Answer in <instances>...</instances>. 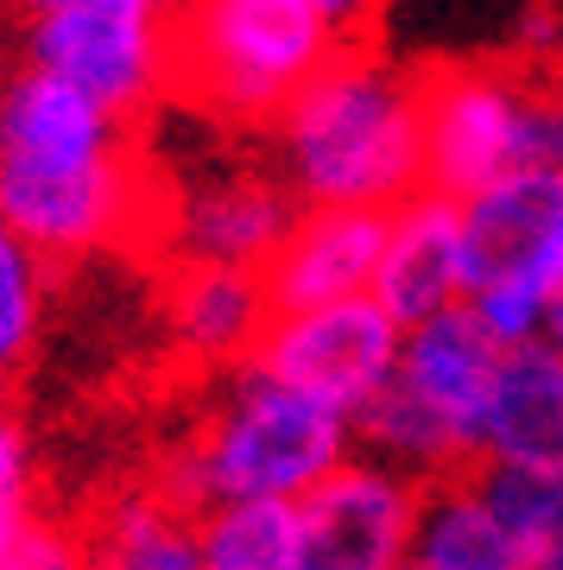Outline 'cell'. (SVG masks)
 I'll return each mask as SVG.
<instances>
[{"mask_svg": "<svg viewBox=\"0 0 563 570\" xmlns=\"http://www.w3.org/2000/svg\"><path fill=\"white\" fill-rule=\"evenodd\" d=\"M159 165L140 127L32 63L0 89V235L45 261H89L146 242L159 223Z\"/></svg>", "mask_w": 563, "mask_h": 570, "instance_id": "6da1fadb", "label": "cell"}, {"mask_svg": "<svg viewBox=\"0 0 563 570\" xmlns=\"http://www.w3.org/2000/svg\"><path fill=\"white\" fill-rule=\"evenodd\" d=\"M304 209H393L424 190V70L348 45L260 134Z\"/></svg>", "mask_w": 563, "mask_h": 570, "instance_id": "7a4b0ae2", "label": "cell"}, {"mask_svg": "<svg viewBox=\"0 0 563 570\" xmlns=\"http://www.w3.org/2000/svg\"><path fill=\"white\" fill-rule=\"evenodd\" d=\"M355 419L323 406L260 362L221 374L209 406L184 431L152 489L178 501L190 520L209 508H298L355 456Z\"/></svg>", "mask_w": 563, "mask_h": 570, "instance_id": "3957f363", "label": "cell"}, {"mask_svg": "<svg viewBox=\"0 0 563 570\" xmlns=\"http://www.w3.org/2000/svg\"><path fill=\"white\" fill-rule=\"evenodd\" d=\"M343 51L348 39L310 0H184L171 102L221 134L260 140Z\"/></svg>", "mask_w": 563, "mask_h": 570, "instance_id": "277c9868", "label": "cell"}, {"mask_svg": "<svg viewBox=\"0 0 563 570\" xmlns=\"http://www.w3.org/2000/svg\"><path fill=\"white\" fill-rule=\"evenodd\" d=\"M506 355L513 348L494 343L468 305L405 330L399 381L355 425L362 456H381V463L405 469L424 489L482 469L487 412H494V393H501Z\"/></svg>", "mask_w": 563, "mask_h": 570, "instance_id": "5b68a950", "label": "cell"}, {"mask_svg": "<svg viewBox=\"0 0 563 570\" xmlns=\"http://www.w3.org/2000/svg\"><path fill=\"white\" fill-rule=\"evenodd\" d=\"M520 171H563V96L520 58L424 63V190L475 197Z\"/></svg>", "mask_w": 563, "mask_h": 570, "instance_id": "8992f818", "label": "cell"}, {"mask_svg": "<svg viewBox=\"0 0 563 570\" xmlns=\"http://www.w3.org/2000/svg\"><path fill=\"white\" fill-rule=\"evenodd\" d=\"M13 58L82 89L127 127L178 96V7L171 0H51L20 7Z\"/></svg>", "mask_w": 563, "mask_h": 570, "instance_id": "52a82bcc", "label": "cell"}, {"mask_svg": "<svg viewBox=\"0 0 563 570\" xmlns=\"http://www.w3.org/2000/svg\"><path fill=\"white\" fill-rule=\"evenodd\" d=\"M468 298L501 348H532L563 298V171H520L463 197Z\"/></svg>", "mask_w": 563, "mask_h": 570, "instance_id": "ba28073f", "label": "cell"}, {"mask_svg": "<svg viewBox=\"0 0 563 570\" xmlns=\"http://www.w3.org/2000/svg\"><path fill=\"white\" fill-rule=\"evenodd\" d=\"M152 254L178 266H235L266 273L304 204L266 159H203L190 171H159Z\"/></svg>", "mask_w": 563, "mask_h": 570, "instance_id": "9c48e42d", "label": "cell"}, {"mask_svg": "<svg viewBox=\"0 0 563 570\" xmlns=\"http://www.w3.org/2000/svg\"><path fill=\"white\" fill-rule=\"evenodd\" d=\"M399 355H405L399 317L381 298H348V305H317V311L273 317L254 362L362 425L367 412L386 400V387L399 381Z\"/></svg>", "mask_w": 563, "mask_h": 570, "instance_id": "30bf717a", "label": "cell"}, {"mask_svg": "<svg viewBox=\"0 0 563 570\" xmlns=\"http://www.w3.org/2000/svg\"><path fill=\"white\" fill-rule=\"evenodd\" d=\"M424 482L381 456H348L298 501V570H405L424 520Z\"/></svg>", "mask_w": 563, "mask_h": 570, "instance_id": "8fae6325", "label": "cell"}, {"mask_svg": "<svg viewBox=\"0 0 563 570\" xmlns=\"http://www.w3.org/2000/svg\"><path fill=\"white\" fill-rule=\"evenodd\" d=\"M386 209H304L285 247L266 266V298L273 311H317V305H348L374 298L386 254Z\"/></svg>", "mask_w": 563, "mask_h": 570, "instance_id": "7c38bea8", "label": "cell"}, {"mask_svg": "<svg viewBox=\"0 0 563 570\" xmlns=\"http://www.w3.org/2000/svg\"><path fill=\"white\" fill-rule=\"evenodd\" d=\"M374 298H381L405 330L431 324L443 311H463L468 254H463V204H456V197L418 190L412 204L393 209Z\"/></svg>", "mask_w": 563, "mask_h": 570, "instance_id": "4fadbf2b", "label": "cell"}, {"mask_svg": "<svg viewBox=\"0 0 563 570\" xmlns=\"http://www.w3.org/2000/svg\"><path fill=\"white\" fill-rule=\"evenodd\" d=\"M273 298H266L260 273H235V266H178L165 279V330L190 367L203 374H235L260 355L266 330H273Z\"/></svg>", "mask_w": 563, "mask_h": 570, "instance_id": "5bb4252c", "label": "cell"}, {"mask_svg": "<svg viewBox=\"0 0 563 570\" xmlns=\"http://www.w3.org/2000/svg\"><path fill=\"white\" fill-rule=\"evenodd\" d=\"M482 469H539L563 475V355L551 343L513 348L487 412Z\"/></svg>", "mask_w": 563, "mask_h": 570, "instance_id": "9a60e30c", "label": "cell"}, {"mask_svg": "<svg viewBox=\"0 0 563 570\" xmlns=\"http://www.w3.org/2000/svg\"><path fill=\"white\" fill-rule=\"evenodd\" d=\"M412 564L418 570H544V558L506 527L501 508L482 494L475 469H468V475H450V482H437L424 494Z\"/></svg>", "mask_w": 563, "mask_h": 570, "instance_id": "2e32d148", "label": "cell"}, {"mask_svg": "<svg viewBox=\"0 0 563 570\" xmlns=\"http://www.w3.org/2000/svg\"><path fill=\"white\" fill-rule=\"evenodd\" d=\"M89 539H96V570H203L197 520L159 489H127L121 501H108Z\"/></svg>", "mask_w": 563, "mask_h": 570, "instance_id": "e0dca14e", "label": "cell"}, {"mask_svg": "<svg viewBox=\"0 0 563 570\" xmlns=\"http://www.w3.org/2000/svg\"><path fill=\"white\" fill-rule=\"evenodd\" d=\"M203 570H298V513L292 508H209L197 513Z\"/></svg>", "mask_w": 563, "mask_h": 570, "instance_id": "ac0fdd59", "label": "cell"}, {"mask_svg": "<svg viewBox=\"0 0 563 570\" xmlns=\"http://www.w3.org/2000/svg\"><path fill=\"white\" fill-rule=\"evenodd\" d=\"M45 305H51V261L0 235V362L7 367H20L39 348Z\"/></svg>", "mask_w": 563, "mask_h": 570, "instance_id": "d6986e66", "label": "cell"}, {"mask_svg": "<svg viewBox=\"0 0 563 570\" xmlns=\"http://www.w3.org/2000/svg\"><path fill=\"white\" fill-rule=\"evenodd\" d=\"M475 482H482V494L501 508V520L539 558H551L563 546V475H539V469H475Z\"/></svg>", "mask_w": 563, "mask_h": 570, "instance_id": "ffe728a7", "label": "cell"}, {"mask_svg": "<svg viewBox=\"0 0 563 570\" xmlns=\"http://www.w3.org/2000/svg\"><path fill=\"white\" fill-rule=\"evenodd\" d=\"M0 570H96V539L70 520L32 513L20 527H0Z\"/></svg>", "mask_w": 563, "mask_h": 570, "instance_id": "44dd1931", "label": "cell"}, {"mask_svg": "<svg viewBox=\"0 0 563 570\" xmlns=\"http://www.w3.org/2000/svg\"><path fill=\"white\" fill-rule=\"evenodd\" d=\"M39 513V475H32V438L20 419H0V527H20Z\"/></svg>", "mask_w": 563, "mask_h": 570, "instance_id": "7402d4cb", "label": "cell"}, {"mask_svg": "<svg viewBox=\"0 0 563 570\" xmlns=\"http://www.w3.org/2000/svg\"><path fill=\"white\" fill-rule=\"evenodd\" d=\"M310 7H317V13L336 26L348 45H367V39H374V20L386 13V0H310Z\"/></svg>", "mask_w": 563, "mask_h": 570, "instance_id": "603a6c76", "label": "cell"}, {"mask_svg": "<svg viewBox=\"0 0 563 570\" xmlns=\"http://www.w3.org/2000/svg\"><path fill=\"white\" fill-rule=\"evenodd\" d=\"M544 343L563 355V298H557V311H551V330H544Z\"/></svg>", "mask_w": 563, "mask_h": 570, "instance_id": "cb8c5ba5", "label": "cell"}, {"mask_svg": "<svg viewBox=\"0 0 563 570\" xmlns=\"http://www.w3.org/2000/svg\"><path fill=\"white\" fill-rule=\"evenodd\" d=\"M544 570H563V546H557V551H551V558H544Z\"/></svg>", "mask_w": 563, "mask_h": 570, "instance_id": "d4e9b609", "label": "cell"}, {"mask_svg": "<svg viewBox=\"0 0 563 570\" xmlns=\"http://www.w3.org/2000/svg\"><path fill=\"white\" fill-rule=\"evenodd\" d=\"M551 82H557V96H563V63H557V70H551Z\"/></svg>", "mask_w": 563, "mask_h": 570, "instance_id": "484cf974", "label": "cell"}, {"mask_svg": "<svg viewBox=\"0 0 563 570\" xmlns=\"http://www.w3.org/2000/svg\"><path fill=\"white\" fill-rule=\"evenodd\" d=\"M405 570H418V564H405Z\"/></svg>", "mask_w": 563, "mask_h": 570, "instance_id": "4316f807", "label": "cell"}]
</instances>
